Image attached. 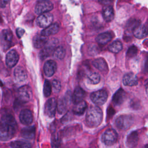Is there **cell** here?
Here are the masks:
<instances>
[{
	"label": "cell",
	"instance_id": "30",
	"mask_svg": "<svg viewBox=\"0 0 148 148\" xmlns=\"http://www.w3.org/2000/svg\"><path fill=\"white\" fill-rule=\"evenodd\" d=\"M122 48H123L122 43L119 40L114 41L108 47L109 50L114 53H119L120 51L122 50Z\"/></svg>",
	"mask_w": 148,
	"mask_h": 148
},
{
	"label": "cell",
	"instance_id": "31",
	"mask_svg": "<svg viewBox=\"0 0 148 148\" xmlns=\"http://www.w3.org/2000/svg\"><path fill=\"white\" fill-rule=\"evenodd\" d=\"M52 55L53 57L58 60H61L64 58L65 55V50L62 46H58L54 49Z\"/></svg>",
	"mask_w": 148,
	"mask_h": 148
},
{
	"label": "cell",
	"instance_id": "12",
	"mask_svg": "<svg viewBox=\"0 0 148 148\" xmlns=\"http://www.w3.org/2000/svg\"><path fill=\"white\" fill-rule=\"evenodd\" d=\"M19 59V56L17 52L14 50L9 51L6 56V64L9 68L14 67L17 63Z\"/></svg>",
	"mask_w": 148,
	"mask_h": 148
},
{
	"label": "cell",
	"instance_id": "9",
	"mask_svg": "<svg viewBox=\"0 0 148 148\" xmlns=\"http://www.w3.org/2000/svg\"><path fill=\"white\" fill-rule=\"evenodd\" d=\"M117 139V134L116 132L112 129L106 130L102 136V142L108 146L113 145Z\"/></svg>",
	"mask_w": 148,
	"mask_h": 148
},
{
	"label": "cell",
	"instance_id": "41",
	"mask_svg": "<svg viewBox=\"0 0 148 148\" xmlns=\"http://www.w3.org/2000/svg\"><path fill=\"white\" fill-rule=\"evenodd\" d=\"M145 88H146V94H147V95L148 96V82L146 84Z\"/></svg>",
	"mask_w": 148,
	"mask_h": 148
},
{
	"label": "cell",
	"instance_id": "2",
	"mask_svg": "<svg viewBox=\"0 0 148 148\" xmlns=\"http://www.w3.org/2000/svg\"><path fill=\"white\" fill-rule=\"evenodd\" d=\"M102 120V110L98 106H91L88 109L86 116V124L90 127H96L100 125Z\"/></svg>",
	"mask_w": 148,
	"mask_h": 148
},
{
	"label": "cell",
	"instance_id": "15",
	"mask_svg": "<svg viewBox=\"0 0 148 148\" xmlns=\"http://www.w3.org/2000/svg\"><path fill=\"white\" fill-rule=\"evenodd\" d=\"M14 77L17 82H23L27 79L26 70L22 66H17L14 71Z\"/></svg>",
	"mask_w": 148,
	"mask_h": 148
},
{
	"label": "cell",
	"instance_id": "40",
	"mask_svg": "<svg viewBox=\"0 0 148 148\" xmlns=\"http://www.w3.org/2000/svg\"><path fill=\"white\" fill-rule=\"evenodd\" d=\"M10 0H0V6L4 8L10 2Z\"/></svg>",
	"mask_w": 148,
	"mask_h": 148
},
{
	"label": "cell",
	"instance_id": "22",
	"mask_svg": "<svg viewBox=\"0 0 148 148\" xmlns=\"http://www.w3.org/2000/svg\"><path fill=\"white\" fill-rule=\"evenodd\" d=\"M138 135L136 132H131L127 137V145L130 148L135 147L138 142Z\"/></svg>",
	"mask_w": 148,
	"mask_h": 148
},
{
	"label": "cell",
	"instance_id": "37",
	"mask_svg": "<svg viewBox=\"0 0 148 148\" xmlns=\"http://www.w3.org/2000/svg\"><path fill=\"white\" fill-rule=\"evenodd\" d=\"M128 55L129 56H134L136 53V48L134 46L130 47L128 51Z\"/></svg>",
	"mask_w": 148,
	"mask_h": 148
},
{
	"label": "cell",
	"instance_id": "26",
	"mask_svg": "<svg viewBox=\"0 0 148 148\" xmlns=\"http://www.w3.org/2000/svg\"><path fill=\"white\" fill-rule=\"evenodd\" d=\"M75 106L73 108V112L74 114L76 115H82L83 114L86 108H87V103L85 101H83L77 104H75Z\"/></svg>",
	"mask_w": 148,
	"mask_h": 148
},
{
	"label": "cell",
	"instance_id": "28",
	"mask_svg": "<svg viewBox=\"0 0 148 148\" xmlns=\"http://www.w3.org/2000/svg\"><path fill=\"white\" fill-rule=\"evenodd\" d=\"M54 50V46L53 45H48L45 46L40 52L39 53V57L42 60H44L50 56L51 54H53V52Z\"/></svg>",
	"mask_w": 148,
	"mask_h": 148
},
{
	"label": "cell",
	"instance_id": "5",
	"mask_svg": "<svg viewBox=\"0 0 148 148\" xmlns=\"http://www.w3.org/2000/svg\"><path fill=\"white\" fill-rule=\"evenodd\" d=\"M57 109V102L56 98H51L49 99L45 105V114L50 118L54 117Z\"/></svg>",
	"mask_w": 148,
	"mask_h": 148
},
{
	"label": "cell",
	"instance_id": "6",
	"mask_svg": "<svg viewBox=\"0 0 148 148\" xmlns=\"http://www.w3.org/2000/svg\"><path fill=\"white\" fill-rule=\"evenodd\" d=\"M91 100L97 105H103L107 100L108 94L103 90H98L92 92L90 95Z\"/></svg>",
	"mask_w": 148,
	"mask_h": 148
},
{
	"label": "cell",
	"instance_id": "7",
	"mask_svg": "<svg viewBox=\"0 0 148 148\" xmlns=\"http://www.w3.org/2000/svg\"><path fill=\"white\" fill-rule=\"evenodd\" d=\"M13 35L9 29H3L0 35V42L2 47L4 50L8 49L12 43Z\"/></svg>",
	"mask_w": 148,
	"mask_h": 148
},
{
	"label": "cell",
	"instance_id": "42",
	"mask_svg": "<svg viewBox=\"0 0 148 148\" xmlns=\"http://www.w3.org/2000/svg\"><path fill=\"white\" fill-rule=\"evenodd\" d=\"M145 67H146V70L148 71V57H147V60H146V61Z\"/></svg>",
	"mask_w": 148,
	"mask_h": 148
},
{
	"label": "cell",
	"instance_id": "25",
	"mask_svg": "<svg viewBox=\"0 0 148 148\" xmlns=\"http://www.w3.org/2000/svg\"><path fill=\"white\" fill-rule=\"evenodd\" d=\"M102 15L104 20L106 21H111L113 19L114 16V10L113 8L110 6H106L105 8H103Z\"/></svg>",
	"mask_w": 148,
	"mask_h": 148
},
{
	"label": "cell",
	"instance_id": "13",
	"mask_svg": "<svg viewBox=\"0 0 148 148\" xmlns=\"http://www.w3.org/2000/svg\"><path fill=\"white\" fill-rule=\"evenodd\" d=\"M57 69L56 62L51 60L47 61L43 66V71L45 75L47 77L52 76L56 72Z\"/></svg>",
	"mask_w": 148,
	"mask_h": 148
},
{
	"label": "cell",
	"instance_id": "32",
	"mask_svg": "<svg viewBox=\"0 0 148 148\" xmlns=\"http://www.w3.org/2000/svg\"><path fill=\"white\" fill-rule=\"evenodd\" d=\"M87 78L89 82L93 84H96L98 83L101 79L99 75L96 72H90L87 75Z\"/></svg>",
	"mask_w": 148,
	"mask_h": 148
},
{
	"label": "cell",
	"instance_id": "18",
	"mask_svg": "<svg viewBox=\"0 0 148 148\" xmlns=\"http://www.w3.org/2000/svg\"><path fill=\"white\" fill-rule=\"evenodd\" d=\"M48 42V38L47 36L42 35H37L33 38L34 46L36 49H40L45 46Z\"/></svg>",
	"mask_w": 148,
	"mask_h": 148
},
{
	"label": "cell",
	"instance_id": "27",
	"mask_svg": "<svg viewBox=\"0 0 148 148\" xmlns=\"http://www.w3.org/2000/svg\"><path fill=\"white\" fill-rule=\"evenodd\" d=\"M112 39V35L109 32H103L99 34L97 38V42L101 45H105L108 43Z\"/></svg>",
	"mask_w": 148,
	"mask_h": 148
},
{
	"label": "cell",
	"instance_id": "3",
	"mask_svg": "<svg viewBox=\"0 0 148 148\" xmlns=\"http://www.w3.org/2000/svg\"><path fill=\"white\" fill-rule=\"evenodd\" d=\"M32 97V91L31 88L25 85L20 87L18 90V98L17 103H24L29 102Z\"/></svg>",
	"mask_w": 148,
	"mask_h": 148
},
{
	"label": "cell",
	"instance_id": "34",
	"mask_svg": "<svg viewBox=\"0 0 148 148\" xmlns=\"http://www.w3.org/2000/svg\"><path fill=\"white\" fill-rule=\"evenodd\" d=\"M140 24L139 21L138 20H136L135 19H133L132 20H129L127 24V28L128 29H130V31H133V29Z\"/></svg>",
	"mask_w": 148,
	"mask_h": 148
},
{
	"label": "cell",
	"instance_id": "4",
	"mask_svg": "<svg viewBox=\"0 0 148 148\" xmlns=\"http://www.w3.org/2000/svg\"><path fill=\"white\" fill-rule=\"evenodd\" d=\"M134 123V118L130 115H121L119 116L115 121L116 127L122 130L129 128Z\"/></svg>",
	"mask_w": 148,
	"mask_h": 148
},
{
	"label": "cell",
	"instance_id": "8",
	"mask_svg": "<svg viewBox=\"0 0 148 148\" xmlns=\"http://www.w3.org/2000/svg\"><path fill=\"white\" fill-rule=\"evenodd\" d=\"M53 20V16L49 12L40 14L36 19L37 25L40 27L45 28L51 24Z\"/></svg>",
	"mask_w": 148,
	"mask_h": 148
},
{
	"label": "cell",
	"instance_id": "24",
	"mask_svg": "<svg viewBox=\"0 0 148 148\" xmlns=\"http://www.w3.org/2000/svg\"><path fill=\"white\" fill-rule=\"evenodd\" d=\"M92 65L101 72H106L108 70L107 63L103 58H98L92 61Z\"/></svg>",
	"mask_w": 148,
	"mask_h": 148
},
{
	"label": "cell",
	"instance_id": "33",
	"mask_svg": "<svg viewBox=\"0 0 148 148\" xmlns=\"http://www.w3.org/2000/svg\"><path fill=\"white\" fill-rule=\"evenodd\" d=\"M51 87L52 86L50 82L47 80H45L43 84V94L45 97H48L50 95L51 92Z\"/></svg>",
	"mask_w": 148,
	"mask_h": 148
},
{
	"label": "cell",
	"instance_id": "1",
	"mask_svg": "<svg viewBox=\"0 0 148 148\" xmlns=\"http://www.w3.org/2000/svg\"><path fill=\"white\" fill-rule=\"evenodd\" d=\"M17 130L14 117L10 114H3L0 119V140L7 141L13 138Z\"/></svg>",
	"mask_w": 148,
	"mask_h": 148
},
{
	"label": "cell",
	"instance_id": "38",
	"mask_svg": "<svg viewBox=\"0 0 148 148\" xmlns=\"http://www.w3.org/2000/svg\"><path fill=\"white\" fill-rule=\"evenodd\" d=\"M24 32H25V31H24V29H23V28H17V29H16V34H17V36H18L19 38H21V37L23 36V35H24Z\"/></svg>",
	"mask_w": 148,
	"mask_h": 148
},
{
	"label": "cell",
	"instance_id": "21",
	"mask_svg": "<svg viewBox=\"0 0 148 148\" xmlns=\"http://www.w3.org/2000/svg\"><path fill=\"white\" fill-rule=\"evenodd\" d=\"M23 138L27 139H32L35 137V128L34 126H29L23 128L21 131Z\"/></svg>",
	"mask_w": 148,
	"mask_h": 148
},
{
	"label": "cell",
	"instance_id": "29",
	"mask_svg": "<svg viewBox=\"0 0 148 148\" xmlns=\"http://www.w3.org/2000/svg\"><path fill=\"white\" fill-rule=\"evenodd\" d=\"M12 148H31V143L25 140H14L10 143Z\"/></svg>",
	"mask_w": 148,
	"mask_h": 148
},
{
	"label": "cell",
	"instance_id": "19",
	"mask_svg": "<svg viewBox=\"0 0 148 148\" xmlns=\"http://www.w3.org/2000/svg\"><path fill=\"white\" fill-rule=\"evenodd\" d=\"M123 82L125 86H133L138 83V78L136 76L132 73L125 74L123 78Z\"/></svg>",
	"mask_w": 148,
	"mask_h": 148
},
{
	"label": "cell",
	"instance_id": "44",
	"mask_svg": "<svg viewBox=\"0 0 148 148\" xmlns=\"http://www.w3.org/2000/svg\"><path fill=\"white\" fill-rule=\"evenodd\" d=\"M1 21H2V19L1 18V17H0V23H1Z\"/></svg>",
	"mask_w": 148,
	"mask_h": 148
},
{
	"label": "cell",
	"instance_id": "35",
	"mask_svg": "<svg viewBox=\"0 0 148 148\" xmlns=\"http://www.w3.org/2000/svg\"><path fill=\"white\" fill-rule=\"evenodd\" d=\"M51 86H52V87L53 88L54 92H56V93L59 92V91L61 90V87L60 82L59 80H57V79H54L52 81Z\"/></svg>",
	"mask_w": 148,
	"mask_h": 148
},
{
	"label": "cell",
	"instance_id": "20",
	"mask_svg": "<svg viewBox=\"0 0 148 148\" xmlns=\"http://www.w3.org/2000/svg\"><path fill=\"white\" fill-rule=\"evenodd\" d=\"M59 29H60L59 24L57 23H55L51 24L49 27L44 28L43 30H42L41 32V35L45 36L52 35L57 33Z\"/></svg>",
	"mask_w": 148,
	"mask_h": 148
},
{
	"label": "cell",
	"instance_id": "43",
	"mask_svg": "<svg viewBox=\"0 0 148 148\" xmlns=\"http://www.w3.org/2000/svg\"><path fill=\"white\" fill-rule=\"evenodd\" d=\"M50 0H38L39 2H40V1H49Z\"/></svg>",
	"mask_w": 148,
	"mask_h": 148
},
{
	"label": "cell",
	"instance_id": "14",
	"mask_svg": "<svg viewBox=\"0 0 148 148\" xmlns=\"http://www.w3.org/2000/svg\"><path fill=\"white\" fill-rule=\"evenodd\" d=\"M71 101H72V95H69L68 93L59 101L57 103V110L60 114H62L66 111Z\"/></svg>",
	"mask_w": 148,
	"mask_h": 148
},
{
	"label": "cell",
	"instance_id": "16",
	"mask_svg": "<svg viewBox=\"0 0 148 148\" xmlns=\"http://www.w3.org/2000/svg\"><path fill=\"white\" fill-rule=\"evenodd\" d=\"M85 95V91L81 87H77L75 89L73 94L72 95V101L74 104H77L83 101Z\"/></svg>",
	"mask_w": 148,
	"mask_h": 148
},
{
	"label": "cell",
	"instance_id": "23",
	"mask_svg": "<svg viewBox=\"0 0 148 148\" xmlns=\"http://www.w3.org/2000/svg\"><path fill=\"white\" fill-rule=\"evenodd\" d=\"M125 98V92L124 91L120 88L119 89L113 97V102L116 105H121Z\"/></svg>",
	"mask_w": 148,
	"mask_h": 148
},
{
	"label": "cell",
	"instance_id": "36",
	"mask_svg": "<svg viewBox=\"0 0 148 148\" xmlns=\"http://www.w3.org/2000/svg\"><path fill=\"white\" fill-rule=\"evenodd\" d=\"M51 147L58 148L59 147V139L57 134H53L51 136Z\"/></svg>",
	"mask_w": 148,
	"mask_h": 148
},
{
	"label": "cell",
	"instance_id": "11",
	"mask_svg": "<svg viewBox=\"0 0 148 148\" xmlns=\"http://www.w3.org/2000/svg\"><path fill=\"white\" fill-rule=\"evenodd\" d=\"M19 119L23 124L26 125H30L33 121V114L32 112L27 109L22 110L19 115Z\"/></svg>",
	"mask_w": 148,
	"mask_h": 148
},
{
	"label": "cell",
	"instance_id": "39",
	"mask_svg": "<svg viewBox=\"0 0 148 148\" xmlns=\"http://www.w3.org/2000/svg\"><path fill=\"white\" fill-rule=\"evenodd\" d=\"M98 1L104 5H109L113 2V0H98Z\"/></svg>",
	"mask_w": 148,
	"mask_h": 148
},
{
	"label": "cell",
	"instance_id": "17",
	"mask_svg": "<svg viewBox=\"0 0 148 148\" xmlns=\"http://www.w3.org/2000/svg\"><path fill=\"white\" fill-rule=\"evenodd\" d=\"M133 34L136 38L143 39L148 35V30L147 28L143 25L139 24L132 31Z\"/></svg>",
	"mask_w": 148,
	"mask_h": 148
},
{
	"label": "cell",
	"instance_id": "10",
	"mask_svg": "<svg viewBox=\"0 0 148 148\" xmlns=\"http://www.w3.org/2000/svg\"><path fill=\"white\" fill-rule=\"evenodd\" d=\"M53 8V3L50 1L38 2L35 8V12L37 14H41L49 12Z\"/></svg>",
	"mask_w": 148,
	"mask_h": 148
}]
</instances>
